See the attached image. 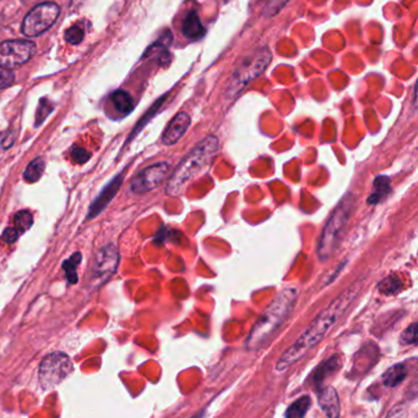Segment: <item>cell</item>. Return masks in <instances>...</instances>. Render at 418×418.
I'll use <instances>...</instances> for the list:
<instances>
[{
  "instance_id": "1",
  "label": "cell",
  "mask_w": 418,
  "mask_h": 418,
  "mask_svg": "<svg viewBox=\"0 0 418 418\" xmlns=\"http://www.w3.org/2000/svg\"><path fill=\"white\" fill-rule=\"evenodd\" d=\"M363 284V278L357 279L354 284H351L340 295L335 297L329 306L325 307L314 321L310 323V326L295 340V344L288 347L285 354L281 356L280 360L277 361L276 370L284 372L291 366L295 365V362L300 361L302 357H305L307 352L312 350L314 346L318 345L326 334L336 326L340 318L344 316V312L347 311L349 307L354 303L356 297L358 296L359 291L362 290Z\"/></svg>"
},
{
  "instance_id": "2",
  "label": "cell",
  "mask_w": 418,
  "mask_h": 418,
  "mask_svg": "<svg viewBox=\"0 0 418 418\" xmlns=\"http://www.w3.org/2000/svg\"><path fill=\"white\" fill-rule=\"evenodd\" d=\"M218 150L220 142L214 135H209L199 142L197 146L183 158L182 161L169 176L166 186L167 195H181L189 182H192L210 168L218 153Z\"/></svg>"
},
{
  "instance_id": "3",
  "label": "cell",
  "mask_w": 418,
  "mask_h": 418,
  "mask_svg": "<svg viewBox=\"0 0 418 418\" xmlns=\"http://www.w3.org/2000/svg\"><path fill=\"white\" fill-rule=\"evenodd\" d=\"M298 297V291L293 287H287L276 296L270 306L261 315L259 321L253 326L248 336L246 346L249 350H256L270 340L276 331L285 323L291 312L293 311Z\"/></svg>"
},
{
  "instance_id": "4",
  "label": "cell",
  "mask_w": 418,
  "mask_h": 418,
  "mask_svg": "<svg viewBox=\"0 0 418 418\" xmlns=\"http://www.w3.org/2000/svg\"><path fill=\"white\" fill-rule=\"evenodd\" d=\"M356 207V199L352 194H347L341 200L339 205L335 207L333 213L330 214L328 223L325 224L323 231L320 233L318 243V257L325 262L331 256H334L339 247L341 240L344 238L349 219L354 214Z\"/></svg>"
},
{
  "instance_id": "5",
  "label": "cell",
  "mask_w": 418,
  "mask_h": 418,
  "mask_svg": "<svg viewBox=\"0 0 418 418\" xmlns=\"http://www.w3.org/2000/svg\"><path fill=\"white\" fill-rule=\"evenodd\" d=\"M271 60V53L266 48L259 49L256 52L242 59L232 73L231 81L227 87V96L235 98L246 88L251 80L258 78Z\"/></svg>"
},
{
  "instance_id": "6",
  "label": "cell",
  "mask_w": 418,
  "mask_h": 418,
  "mask_svg": "<svg viewBox=\"0 0 418 418\" xmlns=\"http://www.w3.org/2000/svg\"><path fill=\"white\" fill-rule=\"evenodd\" d=\"M73 365L69 357L63 352H53L46 356L41 362L40 378L41 387L45 390L52 389L60 384L71 373Z\"/></svg>"
},
{
  "instance_id": "7",
  "label": "cell",
  "mask_w": 418,
  "mask_h": 418,
  "mask_svg": "<svg viewBox=\"0 0 418 418\" xmlns=\"http://www.w3.org/2000/svg\"><path fill=\"white\" fill-rule=\"evenodd\" d=\"M60 6L55 3H43L30 11L22 24V32L27 37L43 34L55 24L60 15Z\"/></svg>"
},
{
  "instance_id": "8",
  "label": "cell",
  "mask_w": 418,
  "mask_h": 418,
  "mask_svg": "<svg viewBox=\"0 0 418 418\" xmlns=\"http://www.w3.org/2000/svg\"><path fill=\"white\" fill-rule=\"evenodd\" d=\"M36 45L30 41H6L0 44V65L15 69L30 60L35 54Z\"/></svg>"
},
{
  "instance_id": "9",
  "label": "cell",
  "mask_w": 418,
  "mask_h": 418,
  "mask_svg": "<svg viewBox=\"0 0 418 418\" xmlns=\"http://www.w3.org/2000/svg\"><path fill=\"white\" fill-rule=\"evenodd\" d=\"M169 171L171 166L166 161L155 163L153 166L145 168L132 181V190L139 195L155 190L167 178Z\"/></svg>"
},
{
  "instance_id": "10",
  "label": "cell",
  "mask_w": 418,
  "mask_h": 418,
  "mask_svg": "<svg viewBox=\"0 0 418 418\" xmlns=\"http://www.w3.org/2000/svg\"><path fill=\"white\" fill-rule=\"evenodd\" d=\"M118 250L113 245H107L99 250L94 268L95 278L111 277L118 267Z\"/></svg>"
},
{
  "instance_id": "11",
  "label": "cell",
  "mask_w": 418,
  "mask_h": 418,
  "mask_svg": "<svg viewBox=\"0 0 418 418\" xmlns=\"http://www.w3.org/2000/svg\"><path fill=\"white\" fill-rule=\"evenodd\" d=\"M192 119L188 115L187 113H178L176 117L168 124L166 130L163 132L162 143L166 146H173L179 142L188 129L190 127Z\"/></svg>"
},
{
  "instance_id": "12",
  "label": "cell",
  "mask_w": 418,
  "mask_h": 418,
  "mask_svg": "<svg viewBox=\"0 0 418 418\" xmlns=\"http://www.w3.org/2000/svg\"><path fill=\"white\" fill-rule=\"evenodd\" d=\"M123 184V174L116 176L113 180L109 182V185L104 187L102 192L99 194V197L95 200L94 203L91 205L89 210V219H94L96 215L102 213L106 207L109 205V202L113 200L114 196L117 195L120 186Z\"/></svg>"
},
{
  "instance_id": "13",
  "label": "cell",
  "mask_w": 418,
  "mask_h": 418,
  "mask_svg": "<svg viewBox=\"0 0 418 418\" xmlns=\"http://www.w3.org/2000/svg\"><path fill=\"white\" fill-rule=\"evenodd\" d=\"M319 405L328 418L340 417V401L334 388L328 387L320 391Z\"/></svg>"
},
{
  "instance_id": "14",
  "label": "cell",
  "mask_w": 418,
  "mask_h": 418,
  "mask_svg": "<svg viewBox=\"0 0 418 418\" xmlns=\"http://www.w3.org/2000/svg\"><path fill=\"white\" fill-rule=\"evenodd\" d=\"M183 34L190 39L202 38L205 34V29L202 26V21L199 19V15L195 11H190L186 16L183 22Z\"/></svg>"
},
{
  "instance_id": "15",
  "label": "cell",
  "mask_w": 418,
  "mask_h": 418,
  "mask_svg": "<svg viewBox=\"0 0 418 418\" xmlns=\"http://www.w3.org/2000/svg\"><path fill=\"white\" fill-rule=\"evenodd\" d=\"M390 194V179L386 176H379L374 181L373 192L368 197L369 205H378L379 202Z\"/></svg>"
},
{
  "instance_id": "16",
  "label": "cell",
  "mask_w": 418,
  "mask_h": 418,
  "mask_svg": "<svg viewBox=\"0 0 418 418\" xmlns=\"http://www.w3.org/2000/svg\"><path fill=\"white\" fill-rule=\"evenodd\" d=\"M111 101L113 104L114 109L120 114V115H127L134 109V101L132 96L125 91H116L111 96Z\"/></svg>"
},
{
  "instance_id": "17",
  "label": "cell",
  "mask_w": 418,
  "mask_h": 418,
  "mask_svg": "<svg viewBox=\"0 0 418 418\" xmlns=\"http://www.w3.org/2000/svg\"><path fill=\"white\" fill-rule=\"evenodd\" d=\"M407 370L403 365H395L390 367L383 375V383L386 387L395 388L398 384L403 383V380L406 378Z\"/></svg>"
},
{
  "instance_id": "18",
  "label": "cell",
  "mask_w": 418,
  "mask_h": 418,
  "mask_svg": "<svg viewBox=\"0 0 418 418\" xmlns=\"http://www.w3.org/2000/svg\"><path fill=\"white\" fill-rule=\"evenodd\" d=\"M340 365H341V363H340L339 357H337V356H334V357H331L330 360L325 361L324 363L320 366L319 368L315 372V383L319 384L321 382H324L325 378H326L328 375L336 372V370L339 368Z\"/></svg>"
},
{
  "instance_id": "19",
  "label": "cell",
  "mask_w": 418,
  "mask_h": 418,
  "mask_svg": "<svg viewBox=\"0 0 418 418\" xmlns=\"http://www.w3.org/2000/svg\"><path fill=\"white\" fill-rule=\"evenodd\" d=\"M46 169V163L42 158H36L35 161H31L26 168L24 173V178L29 182H36L40 180L41 176L43 175Z\"/></svg>"
},
{
  "instance_id": "20",
  "label": "cell",
  "mask_w": 418,
  "mask_h": 418,
  "mask_svg": "<svg viewBox=\"0 0 418 418\" xmlns=\"http://www.w3.org/2000/svg\"><path fill=\"white\" fill-rule=\"evenodd\" d=\"M310 405H312V401L308 396L300 398L288 408L286 412V418H305Z\"/></svg>"
},
{
  "instance_id": "21",
  "label": "cell",
  "mask_w": 418,
  "mask_h": 418,
  "mask_svg": "<svg viewBox=\"0 0 418 418\" xmlns=\"http://www.w3.org/2000/svg\"><path fill=\"white\" fill-rule=\"evenodd\" d=\"M80 262H81V253L76 252L71 256V257L68 259V261H65L64 264H63V268H64L65 274H67V278H68V280L71 284H75V282H78V273H76V267L79 266Z\"/></svg>"
},
{
  "instance_id": "22",
  "label": "cell",
  "mask_w": 418,
  "mask_h": 418,
  "mask_svg": "<svg viewBox=\"0 0 418 418\" xmlns=\"http://www.w3.org/2000/svg\"><path fill=\"white\" fill-rule=\"evenodd\" d=\"M14 224H15V229L19 231V233H26L34 224L32 214L29 210H21L19 213L15 214Z\"/></svg>"
},
{
  "instance_id": "23",
  "label": "cell",
  "mask_w": 418,
  "mask_h": 418,
  "mask_svg": "<svg viewBox=\"0 0 418 418\" xmlns=\"http://www.w3.org/2000/svg\"><path fill=\"white\" fill-rule=\"evenodd\" d=\"M84 29L81 26H73L65 32V38L71 44H78L83 41Z\"/></svg>"
},
{
  "instance_id": "24",
  "label": "cell",
  "mask_w": 418,
  "mask_h": 418,
  "mask_svg": "<svg viewBox=\"0 0 418 418\" xmlns=\"http://www.w3.org/2000/svg\"><path fill=\"white\" fill-rule=\"evenodd\" d=\"M401 343L408 344V345H414L417 343V324L413 323L408 326L406 331H403L401 336Z\"/></svg>"
},
{
  "instance_id": "25",
  "label": "cell",
  "mask_w": 418,
  "mask_h": 418,
  "mask_svg": "<svg viewBox=\"0 0 418 418\" xmlns=\"http://www.w3.org/2000/svg\"><path fill=\"white\" fill-rule=\"evenodd\" d=\"M379 291L390 295V294H395L400 289V282L398 279H393V278H388L385 279L380 285H379Z\"/></svg>"
},
{
  "instance_id": "26",
  "label": "cell",
  "mask_w": 418,
  "mask_h": 418,
  "mask_svg": "<svg viewBox=\"0 0 418 418\" xmlns=\"http://www.w3.org/2000/svg\"><path fill=\"white\" fill-rule=\"evenodd\" d=\"M15 81L14 73H11L9 69L3 68L0 65V89L9 87Z\"/></svg>"
},
{
  "instance_id": "27",
  "label": "cell",
  "mask_w": 418,
  "mask_h": 418,
  "mask_svg": "<svg viewBox=\"0 0 418 418\" xmlns=\"http://www.w3.org/2000/svg\"><path fill=\"white\" fill-rule=\"evenodd\" d=\"M70 154H71V158L74 159V161L76 163H80V164H84L86 161H89L90 157H91V153L86 151L85 148H81V147H73L71 148V152H70Z\"/></svg>"
},
{
  "instance_id": "28",
  "label": "cell",
  "mask_w": 418,
  "mask_h": 418,
  "mask_svg": "<svg viewBox=\"0 0 418 418\" xmlns=\"http://www.w3.org/2000/svg\"><path fill=\"white\" fill-rule=\"evenodd\" d=\"M50 112H52V107H50V103L42 101L40 103V108L37 110V114H36V127H40V124L45 122L46 117L50 115Z\"/></svg>"
},
{
  "instance_id": "29",
  "label": "cell",
  "mask_w": 418,
  "mask_h": 418,
  "mask_svg": "<svg viewBox=\"0 0 418 418\" xmlns=\"http://www.w3.org/2000/svg\"><path fill=\"white\" fill-rule=\"evenodd\" d=\"M19 238V231L15 228H6L1 235V240L6 243H14Z\"/></svg>"
}]
</instances>
